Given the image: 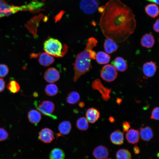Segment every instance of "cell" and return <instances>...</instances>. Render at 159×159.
I'll return each instance as SVG.
<instances>
[{
    "mask_svg": "<svg viewBox=\"0 0 159 159\" xmlns=\"http://www.w3.org/2000/svg\"><path fill=\"white\" fill-rule=\"evenodd\" d=\"M127 132L126 138L128 143L135 144L139 141L140 135L138 130L131 129Z\"/></svg>",
    "mask_w": 159,
    "mask_h": 159,
    "instance_id": "9a60e30c",
    "label": "cell"
},
{
    "mask_svg": "<svg viewBox=\"0 0 159 159\" xmlns=\"http://www.w3.org/2000/svg\"><path fill=\"white\" fill-rule=\"evenodd\" d=\"M95 59L97 63L100 64H106L110 62V56L105 52L99 51L96 54Z\"/></svg>",
    "mask_w": 159,
    "mask_h": 159,
    "instance_id": "cb8c5ba5",
    "label": "cell"
},
{
    "mask_svg": "<svg viewBox=\"0 0 159 159\" xmlns=\"http://www.w3.org/2000/svg\"><path fill=\"white\" fill-rule=\"evenodd\" d=\"M150 2L154 3L156 4H159V0H146Z\"/></svg>",
    "mask_w": 159,
    "mask_h": 159,
    "instance_id": "ab89813d",
    "label": "cell"
},
{
    "mask_svg": "<svg viewBox=\"0 0 159 159\" xmlns=\"http://www.w3.org/2000/svg\"><path fill=\"white\" fill-rule=\"evenodd\" d=\"M91 85L93 90H97L100 92L102 99L104 101H107L110 98L111 89L105 87L99 79H96L94 80Z\"/></svg>",
    "mask_w": 159,
    "mask_h": 159,
    "instance_id": "52a82bcc",
    "label": "cell"
},
{
    "mask_svg": "<svg viewBox=\"0 0 159 159\" xmlns=\"http://www.w3.org/2000/svg\"><path fill=\"white\" fill-rule=\"evenodd\" d=\"M110 139L113 144L116 145H121L124 142L123 133L120 130H116L111 133Z\"/></svg>",
    "mask_w": 159,
    "mask_h": 159,
    "instance_id": "2e32d148",
    "label": "cell"
},
{
    "mask_svg": "<svg viewBox=\"0 0 159 159\" xmlns=\"http://www.w3.org/2000/svg\"><path fill=\"white\" fill-rule=\"evenodd\" d=\"M104 47L105 51L108 54H111L115 52L118 48L116 42L108 38H107L104 42Z\"/></svg>",
    "mask_w": 159,
    "mask_h": 159,
    "instance_id": "d6986e66",
    "label": "cell"
},
{
    "mask_svg": "<svg viewBox=\"0 0 159 159\" xmlns=\"http://www.w3.org/2000/svg\"><path fill=\"white\" fill-rule=\"evenodd\" d=\"M44 49L52 56L62 57L67 52L68 47L67 45L62 44L58 40L49 37L44 42Z\"/></svg>",
    "mask_w": 159,
    "mask_h": 159,
    "instance_id": "3957f363",
    "label": "cell"
},
{
    "mask_svg": "<svg viewBox=\"0 0 159 159\" xmlns=\"http://www.w3.org/2000/svg\"><path fill=\"white\" fill-rule=\"evenodd\" d=\"M105 159H111V158H106Z\"/></svg>",
    "mask_w": 159,
    "mask_h": 159,
    "instance_id": "ee69618b",
    "label": "cell"
},
{
    "mask_svg": "<svg viewBox=\"0 0 159 159\" xmlns=\"http://www.w3.org/2000/svg\"><path fill=\"white\" fill-rule=\"evenodd\" d=\"M80 99V96L79 93L77 92L74 91L69 93L66 100L68 103L73 105L78 102Z\"/></svg>",
    "mask_w": 159,
    "mask_h": 159,
    "instance_id": "484cf974",
    "label": "cell"
},
{
    "mask_svg": "<svg viewBox=\"0 0 159 159\" xmlns=\"http://www.w3.org/2000/svg\"><path fill=\"white\" fill-rule=\"evenodd\" d=\"M140 42L143 47L148 48H151L155 44L154 37L151 34L146 33L142 37Z\"/></svg>",
    "mask_w": 159,
    "mask_h": 159,
    "instance_id": "ac0fdd59",
    "label": "cell"
},
{
    "mask_svg": "<svg viewBox=\"0 0 159 159\" xmlns=\"http://www.w3.org/2000/svg\"><path fill=\"white\" fill-rule=\"evenodd\" d=\"M5 87V82L4 79L0 78V92L2 91L4 89Z\"/></svg>",
    "mask_w": 159,
    "mask_h": 159,
    "instance_id": "d590c367",
    "label": "cell"
},
{
    "mask_svg": "<svg viewBox=\"0 0 159 159\" xmlns=\"http://www.w3.org/2000/svg\"><path fill=\"white\" fill-rule=\"evenodd\" d=\"M117 75L116 69L113 66L110 64L104 66L100 72L102 78L108 82L114 80L116 78Z\"/></svg>",
    "mask_w": 159,
    "mask_h": 159,
    "instance_id": "8992f818",
    "label": "cell"
},
{
    "mask_svg": "<svg viewBox=\"0 0 159 159\" xmlns=\"http://www.w3.org/2000/svg\"><path fill=\"white\" fill-rule=\"evenodd\" d=\"M8 137V134L4 128H0V141L6 140Z\"/></svg>",
    "mask_w": 159,
    "mask_h": 159,
    "instance_id": "1f68e13d",
    "label": "cell"
},
{
    "mask_svg": "<svg viewBox=\"0 0 159 159\" xmlns=\"http://www.w3.org/2000/svg\"><path fill=\"white\" fill-rule=\"evenodd\" d=\"M98 6L96 0H82L80 3L82 10L87 14H93L97 9Z\"/></svg>",
    "mask_w": 159,
    "mask_h": 159,
    "instance_id": "ba28073f",
    "label": "cell"
},
{
    "mask_svg": "<svg viewBox=\"0 0 159 159\" xmlns=\"http://www.w3.org/2000/svg\"><path fill=\"white\" fill-rule=\"evenodd\" d=\"M145 11L150 16L154 18L159 14L158 6L155 4H151L147 5L145 8Z\"/></svg>",
    "mask_w": 159,
    "mask_h": 159,
    "instance_id": "7402d4cb",
    "label": "cell"
},
{
    "mask_svg": "<svg viewBox=\"0 0 159 159\" xmlns=\"http://www.w3.org/2000/svg\"><path fill=\"white\" fill-rule=\"evenodd\" d=\"M34 104L37 109L43 115L50 117L53 119L57 118V117L53 114L55 106L52 101L44 100L39 103L37 101H35Z\"/></svg>",
    "mask_w": 159,
    "mask_h": 159,
    "instance_id": "277c9868",
    "label": "cell"
},
{
    "mask_svg": "<svg viewBox=\"0 0 159 159\" xmlns=\"http://www.w3.org/2000/svg\"><path fill=\"white\" fill-rule=\"evenodd\" d=\"M97 39L94 37L89 38L86 47L76 56L74 64V73L73 80L74 82L92 68L90 51L97 45Z\"/></svg>",
    "mask_w": 159,
    "mask_h": 159,
    "instance_id": "7a4b0ae2",
    "label": "cell"
},
{
    "mask_svg": "<svg viewBox=\"0 0 159 159\" xmlns=\"http://www.w3.org/2000/svg\"><path fill=\"white\" fill-rule=\"evenodd\" d=\"M53 131L48 128L42 129L39 134L38 138L41 141L45 143H49L54 139Z\"/></svg>",
    "mask_w": 159,
    "mask_h": 159,
    "instance_id": "9c48e42d",
    "label": "cell"
},
{
    "mask_svg": "<svg viewBox=\"0 0 159 159\" xmlns=\"http://www.w3.org/2000/svg\"><path fill=\"white\" fill-rule=\"evenodd\" d=\"M46 94L49 96H53L56 95L58 92V89L57 85L54 84H48L45 88Z\"/></svg>",
    "mask_w": 159,
    "mask_h": 159,
    "instance_id": "4316f807",
    "label": "cell"
},
{
    "mask_svg": "<svg viewBox=\"0 0 159 159\" xmlns=\"http://www.w3.org/2000/svg\"><path fill=\"white\" fill-rule=\"evenodd\" d=\"M7 88L11 92L15 93L18 92L20 90V87L17 82L13 80L8 84Z\"/></svg>",
    "mask_w": 159,
    "mask_h": 159,
    "instance_id": "f546056e",
    "label": "cell"
},
{
    "mask_svg": "<svg viewBox=\"0 0 159 159\" xmlns=\"http://www.w3.org/2000/svg\"><path fill=\"white\" fill-rule=\"evenodd\" d=\"M76 126L79 130L82 131L87 130L89 127V124L86 118L84 117L79 118L77 121Z\"/></svg>",
    "mask_w": 159,
    "mask_h": 159,
    "instance_id": "83f0119b",
    "label": "cell"
},
{
    "mask_svg": "<svg viewBox=\"0 0 159 159\" xmlns=\"http://www.w3.org/2000/svg\"><path fill=\"white\" fill-rule=\"evenodd\" d=\"M139 135L141 139L145 141H150L153 136V130L149 126L140 128Z\"/></svg>",
    "mask_w": 159,
    "mask_h": 159,
    "instance_id": "e0dca14e",
    "label": "cell"
},
{
    "mask_svg": "<svg viewBox=\"0 0 159 159\" xmlns=\"http://www.w3.org/2000/svg\"><path fill=\"white\" fill-rule=\"evenodd\" d=\"M90 54L91 59H95L96 54L95 51L92 49L90 51Z\"/></svg>",
    "mask_w": 159,
    "mask_h": 159,
    "instance_id": "74e56055",
    "label": "cell"
},
{
    "mask_svg": "<svg viewBox=\"0 0 159 159\" xmlns=\"http://www.w3.org/2000/svg\"><path fill=\"white\" fill-rule=\"evenodd\" d=\"M159 109L158 107H156L153 109L150 116L151 119L159 120Z\"/></svg>",
    "mask_w": 159,
    "mask_h": 159,
    "instance_id": "d6a6232c",
    "label": "cell"
},
{
    "mask_svg": "<svg viewBox=\"0 0 159 159\" xmlns=\"http://www.w3.org/2000/svg\"><path fill=\"white\" fill-rule=\"evenodd\" d=\"M79 106L80 107L83 108L85 106V104L83 102H81L79 103Z\"/></svg>",
    "mask_w": 159,
    "mask_h": 159,
    "instance_id": "b9f144b4",
    "label": "cell"
},
{
    "mask_svg": "<svg viewBox=\"0 0 159 159\" xmlns=\"http://www.w3.org/2000/svg\"><path fill=\"white\" fill-rule=\"evenodd\" d=\"M109 120L110 122H113L115 121L114 118L112 116H110L109 118Z\"/></svg>",
    "mask_w": 159,
    "mask_h": 159,
    "instance_id": "7bdbcfd3",
    "label": "cell"
},
{
    "mask_svg": "<svg viewBox=\"0 0 159 159\" xmlns=\"http://www.w3.org/2000/svg\"><path fill=\"white\" fill-rule=\"evenodd\" d=\"M64 13L63 11H62L60 12V13L58 14L55 17V22H56L58 21L62 17V15H63V13Z\"/></svg>",
    "mask_w": 159,
    "mask_h": 159,
    "instance_id": "8d00e7d4",
    "label": "cell"
},
{
    "mask_svg": "<svg viewBox=\"0 0 159 159\" xmlns=\"http://www.w3.org/2000/svg\"><path fill=\"white\" fill-rule=\"evenodd\" d=\"M23 11L24 6H14L7 4L4 0H0V18L9 16L19 11Z\"/></svg>",
    "mask_w": 159,
    "mask_h": 159,
    "instance_id": "5b68a950",
    "label": "cell"
},
{
    "mask_svg": "<svg viewBox=\"0 0 159 159\" xmlns=\"http://www.w3.org/2000/svg\"><path fill=\"white\" fill-rule=\"evenodd\" d=\"M109 153V151L107 148L100 145L94 149L92 155L97 159H105L108 157Z\"/></svg>",
    "mask_w": 159,
    "mask_h": 159,
    "instance_id": "7c38bea8",
    "label": "cell"
},
{
    "mask_svg": "<svg viewBox=\"0 0 159 159\" xmlns=\"http://www.w3.org/2000/svg\"><path fill=\"white\" fill-rule=\"evenodd\" d=\"M116 101L117 104L120 105L122 102V99L120 98L117 97Z\"/></svg>",
    "mask_w": 159,
    "mask_h": 159,
    "instance_id": "60d3db41",
    "label": "cell"
},
{
    "mask_svg": "<svg viewBox=\"0 0 159 159\" xmlns=\"http://www.w3.org/2000/svg\"><path fill=\"white\" fill-rule=\"evenodd\" d=\"M133 151L134 153L136 154H139L140 152L139 148L137 145L134 146L133 148Z\"/></svg>",
    "mask_w": 159,
    "mask_h": 159,
    "instance_id": "f35d334b",
    "label": "cell"
},
{
    "mask_svg": "<svg viewBox=\"0 0 159 159\" xmlns=\"http://www.w3.org/2000/svg\"><path fill=\"white\" fill-rule=\"evenodd\" d=\"M117 159H131V155L127 149H121L117 151L116 153Z\"/></svg>",
    "mask_w": 159,
    "mask_h": 159,
    "instance_id": "f1b7e54d",
    "label": "cell"
},
{
    "mask_svg": "<svg viewBox=\"0 0 159 159\" xmlns=\"http://www.w3.org/2000/svg\"><path fill=\"white\" fill-rule=\"evenodd\" d=\"M159 19L158 18L154 23L153 26L154 30L158 33L159 32Z\"/></svg>",
    "mask_w": 159,
    "mask_h": 159,
    "instance_id": "e575fe53",
    "label": "cell"
},
{
    "mask_svg": "<svg viewBox=\"0 0 159 159\" xmlns=\"http://www.w3.org/2000/svg\"><path fill=\"white\" fill-rule=\"evenodd\" d=\"M28 117L29 122L36 125L39 123L42 118L40 112L35 110H32L29 111Z\"/></svg>",
    "mask_w": 159,
    "mask_h": 159,
    "instance_id": "44dd1931",
    "label": "cell"
},
{
    "mask_svg": "<svg viewBox=\"0 0 159 159\" xmlns=\"http://www.w3.org/2000/svg\"><path fill=\"white\" fill-rule=\"evenodd\" d=\"M122 125L123 131L125 132L128 131L130 127L129 122L127 121L123 122Z\"/></svg>",
    "mask_w": 159,
    "mask_h": 159,
    "instance_id": "836d02e7",
    "label": "cell"
},
{
    "mask_svg": "<svg viewBox=\"0 0 159 159\" xmlns=\"http://www.w3.org/2000/svg\"><path fill=\"white\" fill-rule=\"evenodd\" d=\"M100 116V112L94 107L88 109L86 113V119L88 122L91 123L95 122L98 120Z\"/></svg>",
    "mask_w": 159,
    "mask_h": 159,
    "instance_id": "5bb4252c",
    "label": "cell"
},
{
    "mask_svg": "<svg viewBox=\"0 0 159 159\" xmlns=\"http://www.w3.org/2000/svg\"><path fill=\"white\" fill-rule=\"evenodd\" d=\"M44 77V80L47 82L52 83L59 79L60 74L56 69L54 67H50L46 71Z\"/></svg>",
    "mask_w": 159,
    "mask_h": 159,
    "instance_id": "30bf717a",
    "label": "cell"
},
{
    "mask_svg": "<svg viewBox=\"0 0 159 159\" xmlns=\"http://www.w3.org/2000/svg\"><path fill=\"white\" fill-rule=\"evenodd\" d=\"M104 35L116 42L125 41L135 31L136 22L132 9L120 0H109L98 8Z\"/></svg>",
    "mask_w": 159,
    "mask_h": 159,
    "instance_id": "6da1fadb",
    "label": "cell"
},
{
    "mask_svg": "<svg viewBox=\"0 0 159 159\" xmlns=\"http://www.w3.org/2000/svg\"><path fill=\"white\" fill-rule=\"evenodd\" d=\"M49 157L50 159H64L65 154L62 149L55 148L51 151Z\"/></svg>",
    "mask_w": 159,
    "mask_h": 159,
    "instance_id": "d4e9b609",
    "label": "cell"
},
{
    "mask_svg": "<svg viewBox=\"0 0 159 159\" xmlns=\"http://www.w3.org/2000/svg\"><path fill=\"white\" fill-rule=\"evenodd\" d=\"M113 64L115 69L120 72H124L127 69V63L126 61L122 57H116L114 60Z\"/></svg>",
    "mask_w": 159,
    "mask_h": 159,
    "instance_id": "ffe728a7",
    "label": "cell"
},
{
    "mask_svg": "<svg viewBox=\"0 0 159 159\" xmlns=\"http://www.w3.org/2000/svg\"><path fill=\"white\" fill-rule=\"evenodd\" d=\"M157 68V66L154 62L152 61L147 62L143 65V71L146 77H151L155 75Z\"/></svg>",
    "mask_w": 159,
    "mask_h": 159,
    "instance_id": "8fae6325",
    "label": "cell"
},
{
    "mask_svg": "<svg viewBox=\"0 0 159 159\" xmlns=\"http://www.w3.org/2000/svg\"><path fill=\"white\" fill-rule=\"evenodd\" d=\"M9 72V68L5 64H0V77L6 76Z\"/></svg>",
    "mask_w": 159,
    "mask_h": 159,
    "instance_id": "4dcf8cb0",
    "label": "cell"
},
{
    "mask_svg": "<svg viewBox=\"0 0 159 159\" xmlns=\"http://www.w3.org/2000/svg\"><path fill=\"white\" fill-rule=\"evenodd\" d=\"M38 61L39 63L44 66H48L52 64L54 59L52 56L45 52L39 53Z\"/></svg>",
    "mask_w": 159,
    "mask_h": 159,
    "instance_id": "4fadbf2b",
    "label": "cell"
},
{
    "mask_svg": "<svg viewBox=\"0 0 159 159\" xmlns=\"http://www.w3.org/2000/svg\"><path fill=\"white\" fill-rule=\"evenodd\" d=\"M71 128V123L68 121H62L59 123L58 126V129L61 135L69 134L70 132Z\"/></svg>",
    "mask_w": 159,
    "mask_h": 159,
    "instance_id": "603a6c76",
    "label": "cell"
}]
</instances>
